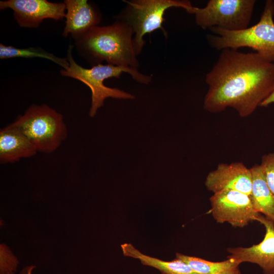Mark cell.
<instances>
[{"instance_id":"1","label":"cell","mask_w":274,"mask_h":274,"mask_svg":"<svg viewBox=\"0 0 274 274\" xmlns=\"http://www.w3.org/2000/svg\"><path fill=\"white\" fill-rule=\"evenodd\" d=\"M205 80L209 86L203 101L206 110L215 113L231 108L246 117L273 90L274 62L256 52L225 49Z\"/></svg>"},{"instance_id":"2","label":"cell","mask_w":274,"mask_h":274,"mask_svg":"<svg viewBox=\"0 0 274 274\" xmlns=\"http://www.w3.org/2000/svg\"><path fill=\"white\" fill-rule=\"evenodd\" d=\"M131 27L117 19L112 25L95 26L75 39L79 55L92 66L106 61L108 64L137 68Z\"/></svg>"},{"instance_id":"3","label":"cell","mask_w":274,"mask_h":274,"mask_svg":"<svg viewBox=\"0 0 274 274\" xmlns=\"http://www.w3.org/2000/svg\"><path fill=\"white\" fill-rule=\"evenodd\" d=\"M73 45H69L66 58L69 62L66 70L62 69L60 74L63 76L69 77L78 80L91 90V105L89 116L93 117L97 110L104 104L108 97L122 99H133L134 96L118 88H110L104 85V81L110 78H119L123 73H129L132 78L142 84H149L152 77L139 73L137 68L101 63L92 66L90 68H84L79 65L74 59L72 55Z\"/></svg>"},{"instance_id":"4","label":"cell","mask_w":274,"mask_h":274,"mask_svg":"<svg viewBox=\"0 0 274 274\" xmlns=\"http://www.w3.org/2000/svg\"><path fill=\"white\" fill-rule=\"evenodd\" d=\"M274 2L266 1L259 21L255 25L236 31L213 27L209 29L214 35H208L210 46L218 50L252 48L265 60L274 62Z\"/></svg>"},{"instance_id":"5","label":"cell","mask_w":274,"mask_h":274,"mask_svg":"<svg viewBox=\"0 0 274 274\" xmlns=\"http://www.w3.org/2000/svg\"><path fill=\"white\" fill-rule=\"evenodd\" d=\"M12 124L44 153L55 150L67 136L62 115L45 104L31 106Z\"/></svg>"},{"instance_id":"6","label":"cell","mask_w":274,"mask_h":274,"mask_svg":"<svg viewBox=\"0 0 274 274\" xmlns=\"http://www.w3.org/2000/svg\"><path fill=\"white\" fill-rule=\"evenodd\" d=\"M127 7L119 15L117 19L127 24L132 29L134 49L136 55L140 54L145 42L144 36L157 29H161L165 21V11L172 7L182 8L193 14L194 7L190 1L178 0H135L124 1Z\"/></svg>"},{"instance_id":"7","label":"cell","mask_w":274,"mask_h":274,"mask_svg":"<svg viewBox=\"0 0 274 274\" xmlns=\"http://www.w3.org/2000/svg\"><path fill=\"white\" fill-rule=\"evenodd\" d=\"M255 0H210L202 8L194 7L196 24L203 29L217 27L236 31L248 27Z\"/></svg>"},{"instance_id":"8","label":"cell","mask_w":274,"mask_h":274,"mask_svg":"<svg viewBox=\"0 0 274 274\" xmlns=\"http://www.w3.org/2000/svg\"><path fill=\"white\" fill-rule=\"evenodd\" d=\"M210 200L211 212L217 222H227L234 227H244L256 221L260 214L254 210L250 196L238 191H220L214 193Z\"/></svg>"},{"instance_id":"9","label":"cell","mask_w":274,"mask_h":274,"mask_svg":"<svg viewBox=\"0 0 274 274\" xmlns=\"http://www.w3.org/2000/svg\"><path fill=\"white\" fill-rule=\"evenodd\" d=\"M7 8L13 10L15 19L22 27L37 28L45 19L59 20L66 15L64 2L52 3L47 0L1 1V10Z\"/></svg>"},{"instance_id":"10","label":"cell","mask_w":274,"mask_h":274,"mask_svg":"<svg viewBox=\"0 0 274 274\" xmlns=\"http://www.w3.org/2000/svg\"><path fill=\"white\" fill-rule=\"evenodd\" d=\"M256 221L265 228L263 240L258 244L250 247L228 248L229 255L227 258H232L242 262H250L258 265L264 274H274V221L260 214Z\"/></svg>"},{"instance_id":"11","label":"cell","mask_w":274,"mask_h":274,"mask_svg":"<svg viewBox=\"0 0 274 274\" xmlns=\"http://www.w3.org/2000/svg\"><path fill=\"white\" fill-rule=\"evenodd\" d=\"M205 185L214 193L225 189L244 193L250 196L252 188L250 168L243 163H221L206 177Z\"/></svg>"},{"instance_id":"12","label":"cell","mask_w":274,"mask_h":274,"mask_svg":"<svg viewBox=\"0 0 274 274\" xmlns=\"http://www.w3.org/2000/svg\"><path fill=\"white\" fill-rule=\"evenodd\" d=\"M64 3L67 12L62 33L63 37L70 34L75 40L100 23V11L91 2L87 0H65Z\"/></svg>"},{"instance_id":"13","label":"cell","mask_w":274,"mask_h":274,"mask_svg":"<svg viewBox=\"0 0 274 274\" xmlns=\"http://www.w3.org/2000/svg\"><path fill=\"white\" fill-rule=\"evenodd\" d=\"M38 152L28 138L12 124L0 131V161L14 162L31 157Z\"/></svg>"},{"instance_id":"14","label":"cell","mask_w":274,"mask_h":274,"mask_svg":"<svg viewBox=\"0 0 274 274\" xmlns=\"http://www.w3.org/2000/svg\"><path fill=\"white\" fill-rule=\"evenodd\" d=\"M252 188L250 197L254 210L274 221V194L268 186L260 165L251 168Z\"/></svg>"},{"instance_id":"15","label":"cell","mask_w":274,"mask_h":274,"mask_svg":"<svg viewBox=\"0 0 274 274\" xmlns=\"http://www.w3.org/2000/svg\"><path fill=\"white\" fill-rule=\"evenodd\" d=\"M121 247L124 256L138 259L143 265L156 268L162 274H200L178 258L170 261H163L143 254L129 243H124Z\"/></svg>"},{"instance_id":"16","label":"cell","mask_w":274,"mask_h":274,"mask_svg":"<svg viewBox=\"0 0 274 274\" xmlns=\"http://www.w3.org/2000/svg\"><path fill=\"white\" fill-rule=\"evenodd\" d=\"M176 258L181 260L200 274H241L239 270L241 263L232 258H227L223 261L213 262L178 253Z\"/></svg>"},{"instance_id":"17","label":"cell","mask_w":274,"mask_h":274,"mask_svg":"<svg viewBox=\"0 0 274 274\" xmlns=\"http://www.w3.org/2000/svg\"><path fill=\"white\" fill-rule=\"evenodd\" d=\"M15 57L33 58L40 57L48 59L66 70L69 67V62L65 58L58 57L40 47H29L18 48L12 46H6L0 44V58L9 59Z\"/></svg>"},{"instance_id":"18","label":"cell","mask_w":274,"mask_h":274,"mask_svg":"<svg viewBox=\"0 0 274 274\" xmlns=\"http://www.w3.org/2000/svg\"><path fill=\"white\" fill-rule=\"evenodd\" d=\"M260 166L267 184L274 194V153L263 156Z\"/></svg>"},{"instance_id":"19","label":"cell","mask_w":274,"mask_h":274,"mask_svg":"<svg viewBox=\"0 0 274 274\" xmlns=\"http://www.w3.org/2000/svg\"><path fill=\"white\" fill-rule=\"evenodd\" d=\"M274 103V88L269 96L260 104L261 107H267Z\"/></svg>"},{"instance_id":"20","label":"cell","mask_w":274,"mask_h":274,"mask_svg":"<svg viewBox=\"0 0 274 274\" xmlns=\"http://www.w3.org/2000/svg\"><path fill=\"white\" fill-rule=\"evenodd\" d=\"M34 266H29L25 267L21 272L20 274H31Z\"/></svg>"}]
</instances>
